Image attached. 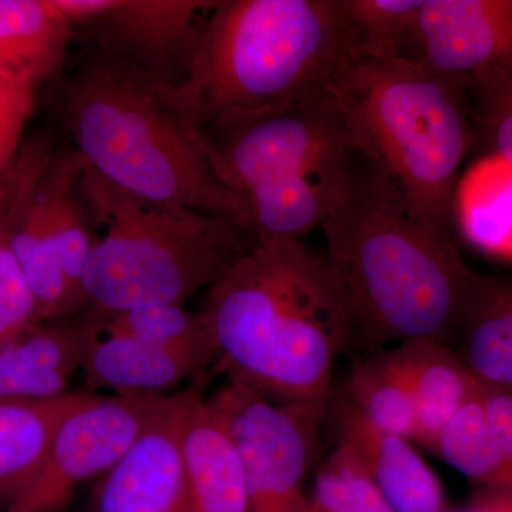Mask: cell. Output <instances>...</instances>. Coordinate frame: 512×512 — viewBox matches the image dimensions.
Returning a JSON list of instances; mask_svg holds the SVG:
<instances>
[{
    "label": "cell",
    "instance_id": "obj_24",
    "mask_svg": "<svg viewBox=\"0 0 512 512\" xmlns=\"http://www.w3.org/2000/svg\"><path fill=\"white\" fill-rule=\"evenodd\" d=\"M424 0H340L350 56L404 57Z\"/></svg>",
    "mask_w": 512,
    "mask_h": 512
},
{
    "label": "cell",
    "instance_id": "obj_22",
    "mask_svg": "<svg viewBox=\"0 0 512 512\" xmlns=\"http://www.w3.org/2000/svg\"><path fill=\"white\" fill-rule=\"evenodd\" d=\"M348 400L356 412L386 433L414 443L417 417L412 390L389 350L369 353L350 372Z\"/></svg>",
    "mask_w": 512,
    "mask_h": 512
},
{
    "label": "cell",
    "instance_id": "obj_10",
    "mask_svg": "<svg viewBox=\"0 0 512 512\" xmlns=\"http://www.w3.org/2000/svg\"><path fill=\"white\" fill-rule=\"evenodd\" d=\"M163 397L89 393L60 421L39 473L5 512L62 511L77 485L103 476L136 443Z\"/></svg>",
    "mask_w": 512,
    "mask_h": 512
},
{
    "label": "cell",
    "instance_id": "obj_3",
    "mask_svg": "<svg viewBox=\"0 0 512 512\" xmlns=\"http://www.w3.org/2000/svg\"><path fill=\"white\" fill-rule=\"evenodd\" d=\"M47 100L87 167L110 184L251 231L244 205L215 170L174 87L82 46L72 69L47 86Z\"/></svg>",
    "mask_w": 512,
    "mask_h": 512
},
{
    "label": "cell",
    "instance_id": "obj_7",
    "mask_svg": "<svg viewBox=\"0 0 512 512\" xmlns=\"http://www.w3.org/2000/svg\"><path fill=\"white\" fill-rule=\"evenodd\" d=\"M256 241H303L348 190L360 153L335 92L200 136Z\"/></svg>",
    "mask_w": 512,
    "mask_h": 512
},
{
    "label": "cell",
    "instance_id": "obj_23",
    "mask_svg": "<svg viewBox=\"0 0 512 512\" xmlns=\"http://www.w3.org/2000/svg\"><path fill=\"white\" fill-rule=\"evenodd\" d=\"M93 313L100 320L101 335L126 336L161 348L207 353L215 359L210 328L201 311L158 303L130 311Z\"/></svg>",
    "mask_w": 512,
    "mask_h": 512
},
{
    "label": "cell",
    "instance_id": "obj_28",
    "mask_svg": "<svg viewBox=\"0 0 512 512\" xmlns=\"http://www.w3.org/2000/svg\"><path fill=\"white\" fill-rule=\"evenodd\" d=\"M470 92L480 97V120L495 156L512 167V73L491 77L461 93Z\"/></svg>",
    "mask_w": 512,
    "mask_h": 512
},
{
    "label": "cell",
    "instance_id": "obj_21",
    "mask_svg": "<svg viewBox=\"0 0 512 512\" xmlns=\"http://www.w3.org/2000/svg\"><path fill=\"white\" fill-rule=\"evenodd\" d=\"M87 396L0 400V504L5 508L32 483L60 421Z\"/></svg>",
    "mask_w": 512,
    "mask_h": 512
},
{
    "label": "cell",
    "instance_id": "obj_14",
    "mask_svg": "<svg viewBox=\"0 0 512 512\" xmlns=\"http://www.w3.org/2000/svg\"><path fill=\"white\" fill-rule=\"evenodd\" d=\"M101 336L96 313L37 323L0 348V400L52 399L67 393L87 350Z\"/></svg>",
    "mask_w": 512,
    "mask_h": 512
},
{
    "label": "cell",
    "instance_id": "obj_26",
    "mask_svg": "<svg viewBox=\"0 0 512 512\" xmlns=\"http://www.w3.org/2000/svg\"><path fill=\"white\" fill-rule=\"evenodd\" d=\"M40 322L45 320L40 316L35 296L10 249L3 220L0 231V348Z\"/></svg>",
    "mask_w": 512,
    "mask_h": 512
},
{
    "label": "cell",
    "instance_id": "obj_25",
    "mask_svg": "<svg viewBox=\"0 0 512 512\" xmlns=\"http://www.w3.org/2000/svg\"><path fill=\"white\" fill-rule=\"evenodd\" d=\"M303 512H393L367 476L355 451L340 441L316 470Z\"/></svg>",
    "mask_w": 512,
    "mask_h": 512
},
{
    "label": "cell",
    "instance_id": "obj_31",
    "mask_svg": "<svg viewBox=\"0 0 512 512\" xmlns=\"http://www.w3.org/2000/svg\"><path fill=\"white\" fill-rule=\"evenodd\" d=\"M501 495H503V500L505 505H507V510L512 512V490H500Z\"/></svg>",
    "mask_w": 512,
    "mask_h": 512
},
{
    "label": "cell",
    "instance_id": "obj_8",
    "mask_svg": "<svg viewBox=\"0 0 512 512\" xmlns=\"http://www.w3.org/2000/svg\"><path fill=\"white\" fill-rule=\"evenodd\" d=\"M207 400L241 458L251 512H303L326 404L271 402L229 379Z\"/></svg>",
    "mask_w": 512,
    "mask_h": 512
},
{
    "label": "cell",
    "instance_id": "obj_16",
    "mask_svg": "<svg viewBox=\"0 0 512 512\" xmlns=\"http://www.w3.org/2000/svg\"><path fill=\"white\" fill-rule=\"evenodd\" d=\"M215 363L207 353L150 345L126 336L101 335L84 357L87 386L124 397H163Z\"/></svg>",
    "mask_w": 512,
    "mask_h": 512
},
{
    "label": "cell",
    "instance_id": "obj_11",
    "mask_svg": "<svg viewBox=\"0 0 512 512\" xmlns=\"http://www.w3.org/2000/svg\"><path fill=\"white\" fill-rule=\"evenodd\" d=\"M403 59L460 92L512 73V0H424Z\"/></svg>",
    "mask_w": 512,
    "mask_h": 512
},
{
    "label": "cell",
    "instance_id": "obj_29",
    "mask_svg": "<svg viewBox=\"0 0 512 512\" xmlns=\"http://www.w3.org/2000/svg\"><path fill=\"white\" fill-rule=\"evenodd\" d=\"M35 100V90L0 77V181L9 173L22 148Z\"/></svg>",
    "mask_w": 512,
    "mask_h": 512
},
{
    "label": "cell",
    "instance_id": "obj_17",
    "mask_svg": "<svg viewBox=\"0 0 512 512\" xmlns=\"http://www.w3.org/2000/svg\"><path fill=\"white\" fill-rule=\"evenodd\" d=\"M183 457L190 512H251L237 448L200 389L185 414Z\"/></svg>",
    "mask_w": 512,
    "mask_h": 512
},
{
    "label": "cell",
    "instance_id": "obj_2",
    "mask_svg": "<svg viewBox=\"0 0 512 512\" xmlns=\"http://www.w3.org/2000/svg\"><path fill=\"white\" fill-rule=\"evenodd\" d=\"M200 311L229 380L275 403L328 404L353 326L325 255L296 239L256 241Z\"/></svg>",
    "mask_w": 512,
    "mask_h": 512
},
{
    "label": "cell",
    "instance_id": "obj_19",
    "mask_svg": "<svg viewBox=\"0 0 512 512\" xmlns=\"http://www.w3.org/2000/svg\"><path fill=\"white\" fill-rule=\"evenodd\" d=\"M389 352L416 404L414 443L434 454L441 433L477 392L480 380L446 343H406Z\"/></svg>",
    "mask_w": 512,
    "mask_h": 512
},
{
    "label": "cell",
    "instance_id": "obj_27",
    "mask_svg": "<svg viewBox=\"0 0 512 512\" xmlns=\"http://www.w3.org/2000/svg\"><path fill=\"white\" fill-rule=\"evenodd\" d=\"M488 450L500 476L498 490H512V389L480 382Z\"/></svg>",
    "mask_w": 512,
    "mask_h": 512
},
{
    "label": "cell",
    "instance_id": "obj_1",
    "mask_svg": "<svg viewBox=\"0 0 512 512\" xmlns=\"http://www.w3.org/2000/svg\"><path fill=\"white\" fill-rule=\"evenodd\" d=\"M323 252L353 326V348L451 346L477 279L453 235L407 200L360 154L352 181L322 227Z\"/></svg>",
    "mask_w": 512,
    "mask_h": 512
},
{
    "label": "cell",
    "instance_id": "obj_15",
    "mask_svg": "<svg viewBox=\"0 0 512 512\" xmlns=\"http://www.w3.org/2000/svg\"><path fill=\"white\" fill-rule=\"evenodd\" d=\"M339 440L355 451L367 476L393 512H448L443 485L412 441L369 423L340 404Z\"/></svg>",
    "mask_w": 512,
    "mask_h": 512
},
{
    "label": "cell",
    "instance_id": "obj_20",
    "mask_svg": "<svg viewBox=\"0 0 512 512\" xmlns=\"http://www.w3.org/2000/svg\"><path fill=\"white\" fill-rule=\"evenodd\" d=\"M451 348L480 382L512 389V284L478 274Z\"/></svg>",
    "mask_w": 512,
    "mask_h": 512
},
{
    "label": "cell",
    "instance_id": "obj_4",
    "mask_svg": "<svg viewBox=\"0 0 512 512\" xmlns=\"http://www.w3.org/2000/svg\"><path fill=\"white\" fill-rule=\"evenodd\" d=\"M349 57L340 0H212L175 93L205 136L325 96Z\"/></svg>",
    "mask_w": 512,
    "mask_h": 512
},
{
    "label": "cell",
    "instance_id": "obj_13",
    "mask_svg": "<svg viewBox=\"0 0 512 512\" xmlns=\"http://www.w3.org/2000/svg\"><path fill=\"white\" fill-rule=\"evenodd\" d=\"M56 147L45 133L23 141L8 173L5 231L43 320L83 312L64 279L50 229L47 170Z\"/></svg>",
    "mask_w": 512,
    "mask_h": 512
},
{
    "label": "cell",
    "instance_id": "obj_30",
    "mask_svg": "<svg viewBox=\"0 0 512 512\" xmlns=\"http://www.w3.org/2000/svg\"><path fill=\"white\" fill-rule=\"evenodd\" d=\"M6 175L5 178L0 181V231H2L6 208H8V181H6Z\"/></svg>",
    "mask_w": 512,
    "mask_h": 512
},
{
    "label": "cell",
    "instance_id": "obj_6",
    "mask_svg": "<svg viewBox=\"0 0 512 512\" xmlns=\"http://www.w3.org/2000/svg\"><path fill=\"white\" fill-rule=\"evenodd\" d=\"M333 92L359 153L451 234L471 137L463 93L413 60L359 56L349 57Z\"/></svg>",
    "mask_w": 512,
    "mask_h": 512
},
{
    "label": "cell",
    "instance_id": "obj_5",
    "mask_svg": "<svg viewBox=\"0 0 512 512\" xmlns=\"http://www.w3.org/2000/svg\"><path fill=\"white\" fill-rule=\"evenodd\" d=\"M82 194L90 224L104 229L84 268L87 311L185 306L256 242L238 222L134 197L89 167Z\"/></svg>",
    "mask_w": 512,
    "mask_h": 512
},
{
    "label": "cell",
    "instance_id": "obj_18",
    "mask_svg": "<svg viewBox=\"0 0 512 512\" xmlns=\"http://www.w3.org/2000/svg\"><path fill=\"white\" fill-rule=\"evenodd\" d=\"M74 40L52 0H0V77L37 92L66 72Z\"/></svg>",
    "mask_w": 512,
    "mask_h": 512
},
{
    "label": "cell",
    "instance_id": "obj_12",
    "mask_svg": "<svg viewBox=\"0 0 512 512\" xmlns=\"http://www.w3.org/2000/svg\"><path fill=\"white\" fill-rule=\"evenodd\" d=\"M195 390L161 399L136 443L99 478L89 512H190L183 429Z\"/></svg>",
    "mask_w": 512,
    "mask_h": 512
},
{
    "label": "cell",
    "instance_id": "obj_9",
    "mask_svg": "<svg viewBox=\"0 0 512 512\" xmlns=\"http://www.w3.org/2000/svg\"><path fill=\"white\" fill-rule=\"evenodd\" d=\"M76 40L167 87L183 86L212 0H52Z\"/></svg>",
    "mask_w": 512,
    "mask_h": 512
}]
</instances>
